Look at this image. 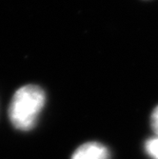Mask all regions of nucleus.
<instances>
[{
	"label": "nucleus",
	"mask_w": 158,
	"mask_h": 159,
	"mask_svg": "<svg viewBox=\"0 0 158 159\" xmlns=\"http://www.w3.org/2000/svg\"><path fill=\"white\" fill-rule=\"evenodd\" d=\"M46 95L39 86L26 85L14 93L9 108V117L13 127L30 131L45 105Z\"/></svg>",
	"instance_id": "1"
},
{
	"label": "nucleus",
	"mask_w": 158,
	"mask_h": 159,
	"mask_svg": "<svg viewBox=\"0 0 158 159\" xmlns=\"http://www.w3.org/2000/svg\"><path fill=\"white\" fill-rule=\"evenodd\" d=\"M109 149L99 142H87L79 146L70 159H110Z\"/></svg>",
	"instance_id": "2"
},
{
	"label": "nucleus",
	"mask_w": 158,
	"mask_h": 159,
	"mask_svg": "<svg viewBox=\"0 0 158 159\" xmlns=\"http://www.w3.org/2000/svg\"><path fill=\"white\" fill-rule=\"evenodd\" d=\"M145 151L152 159H158V136L150 138L146 141Z\"/></svg>",
	"instance_id": "3"
},
{
	"label": "nucleus",
	"mask_w": 158,
	"mask_h": 159,
	"mask_svg": "<svg viewBox=\"0 0 158 159\" xmlns=\"http://www.w3.org/2000/svg\"><path fill=\"white\" fill-rule=\"evenodd\" d=\"M151 126L153 133L158 136V106L153 110L151 116Z\"/></svg>",
	"instance_id": "4"
}]
</instances>
